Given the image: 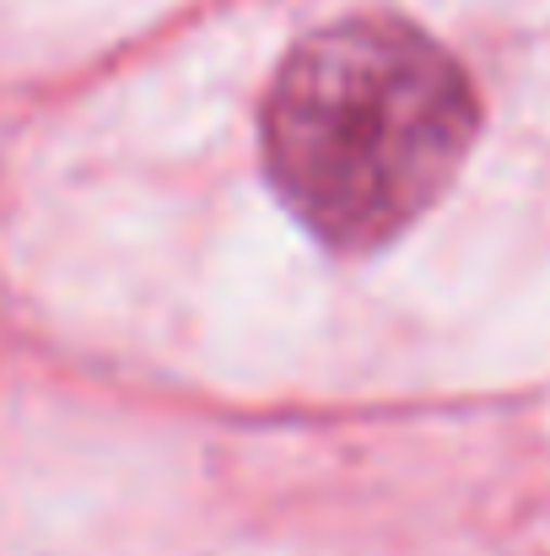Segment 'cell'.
I'll list each match as a JSON object with an SVG mask.
<instances>
[{
    "mask_svg": "<svg viewBox=\"0 0 550 556\" xmlns=\"http://www.w3.org/2000/svg\"><path fill=\"white\" fill-rule=\"evenodd\" d=\"M481 130L464 65L415 22L346 16L308 33L259 114L265 168L292 216L330 249L399 238L459 179Z\"/></svg>",
    "mask_w": 550,
    "mask_h": 556,
    "instance_id": "obj_1",
    "label": "cell"
}]
</instances>
